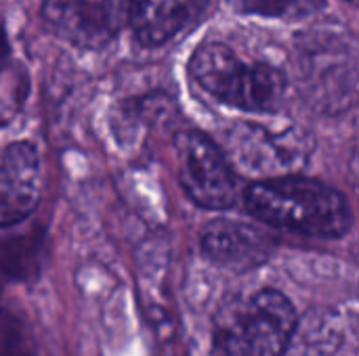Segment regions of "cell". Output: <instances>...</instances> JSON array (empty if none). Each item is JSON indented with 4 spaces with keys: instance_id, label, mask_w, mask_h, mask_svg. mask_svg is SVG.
Segmentation results:
<instances>
[{
    "instance_id": "6da1fadb",
    "label": "cell",
    "mask_w": 359,
    "mask_h": 356,
    "mask_svg": "<svg viewBox=\"0 0 359 356\" xmlns=\"http://www.w3.org/2000/svg\"><path fill=\"white\" fill-rule=\"evenodd\" d=\"M244 204L261 222L309 237L337 239L351 227L343 193L307 176L261 178L244 191Z\"/></svg>"
},
{
    "instance_id": "8992f818",
    "label": "cell",
    "mask_w": 359,
    "mask_h": 356,
    "mask_svg": "<svg viewBox=\"0 0 359 356\" xmlns=\"http://www.w3.org/2000/svg\"><path fill=\"white\" fill-rule=\"evenodd\" d=\"M135 0H44L48 29L78 48H101L130 21Z\"/></svg>"
},
{
    "instance_id": "5b68a950",
    "label": "cell",
    "mask_w": 359,
    "mask_h": 356,
    "mask_svg": "<svg viewBox=\"0 0 359 356\" xmlns=\"http://www.w3.org/2000/svg\"><path fill=\"white\" fill-rule=\"evenodd\" d=\"M179 183L200 208L227 210L238 197V176L227 153L206 134L183 130L175 138Z\"/></svg>"
},
{
    "instance_id": "9c48e42d",
    "label": "cell",
    "mask_w": 359,
    "mask_h": 356,
    "mask_svg": "<svg viewBox=\"0 0 359 356\" xmlns=\"http://www.w3.org/2000/svg\"><path fill=\"white\" fill-rule=\"evenodd\" d=\"M2 187V227L23 222L40 199L42 168L38 151L27 141H15L4 147L0 166Z\"/></svg>"
},
{
    "instance_id": "277c9868",
    "label": "cell",
    "mask_w": 359,
    "mask_h": 356,
    "mask_svg": "<svg viewBox=\"0 0 359 356\" xmlns=\"http://www.w3.org/2000/svg\"><path fill=\"white\" fill-rule=\"evenodd\" d=\"M299 78L307 86L316 107L343 109L351 105L359 88V55L351 42L334 34H318L301 40Z\"/></svg>"
},
{
    "instance_id": "8fae6325",
    "label": "cell",
    "mask_w": 359,
    "mask_h": 356,
    "mask_svg": "<svg viewBox=\"0 0 359 356\" xmlns=\"http://www.w3.org/2000/svg\"><path fill=\"white\" fill-rule=\"evenodd\" d=\"M233 8L250 15L297 19L320 8L322 0H229Z\"/></svg>"
},
{
    "instance_id": "52a82bcc",
    "label": "cell",
    "mask_w": 359,
    "mask_h": 356,
    "mask_svg": "<svg viewBox=\"0 0 359 356\" xmlns=\"http://www.w3.org/2000/svg\"><path fill=\"white\" fill-rule=\"evenodd\" d=\"M225 153L233 168L244 174L273 178L288 174L303 162V145L299 136L276 134L259 124H236L223 136Z\"/></svg>"
},
{
    "instance_id": "7a4b0ae2",
    "label": "cell",
    "mask_w": 359,
    "mask_h": 356,
    "mask_svg": "<svg viewBox=\"0 0 359 356\" xmlns=\"http://www.w3.org/2000/svg\"><path fill=\"white\" fill-rule=\"evenodd\" d=\"M191 80L215 101L246 113H273L286 94V76L269 63L244 61L229 44L208 40L189 59Z\"/></svg>"
},
{
    "instance_id": "30bf717a",
    "label": "cell",
    "mask_w": 359,
    "mask_h": 356,
    "mask_svg": "<svg viewBox=\"0 0 359 356\" xmlns=\"http://www.w3.org/2000/svg\"><path fill=\"white\" fill-rule=\"evenodd\" d=\"M210 0H135L130 27L141 46H162L189 27Z\"/></svg>"
},
{
    "instance_id": "ba28073f",
    "label": "cell",
    "mask_w": 359,
    "mask_h": 356,
    "mask_svg": "<svg viewBox=\"0 0 359 356\" xmlns=\"http://www.w3.org/2000/svg\"><path fill=\"white\" fill-rule=\"evenodd\" d=\"M276 241L271 235L255 225L217 218L210 220L200 235L204 256L233 273H246L263 266L273 254Z\"/></svg>"
},
{
    "instance_id": "3957f363",
    "label": "cell",
    "mask_w": 359,
    "mask_h": 356,
    "mask_svg": "<svg viewBox=\"0 0 359 356\" xmlns=\"http://www.w3.org/2000/svg\"><path fill=\"white\" fill-rule=\"evenodd\" d=\"M297 308L286 294L263 287L225 304L212 329L215 356H284L297 332Z\"/></svg>"
}]
</instances>
